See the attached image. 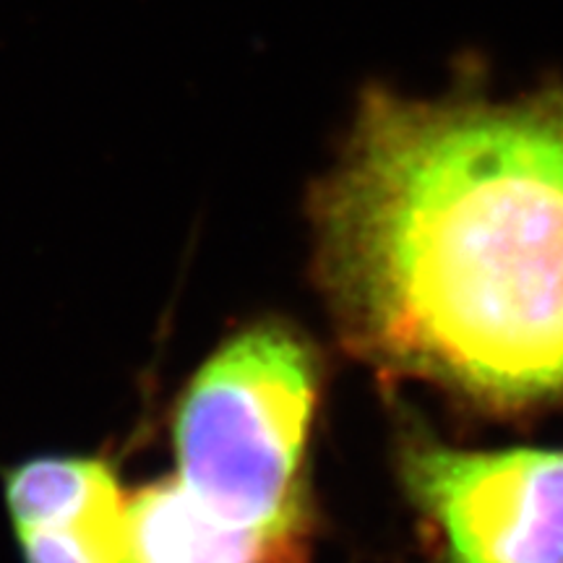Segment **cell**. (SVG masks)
<instances>
[{"label": "cell", "instance_id": "4", "mask_svg": "<svg viewBox=\"0 0 563 563\" xmlns=\"http://www.w3.org/2000/svg\"><path fill=\"white\" fill-rule=\"evenodd\" d=\"M311 514L238 525L207 509L175 477L125 493L123 563H308Z\"/></svg>", "mask_w": 563, "mask_h": 563}, {"label": "cell", "instance_id": "3", "mask_svg": "<svg viewBox=\"0 0 563 563\" xmlns=\"http://www.w3.org/2000/svg\"><path fill=\"white\" fill-rule=\"evenodd\" d=\"M405 485L443 563H563V449L464 452L420 441Z\"/></svg>", "mask_w": 563, "mask_h": 563}, {"label": "cell", "instance_id": "5", "mask_svg": "<svg viewBox=\"0 0 563 563\" xmlns=\"http://www.w3.org/2000/svg\"><path fill=\"white\" fill-rule=\"evenodd\" d=\"M13 527H76L121 519L125 490L102 460L42 456L5 477Z\"/></svg>", "mask_w": 563, "mask_h": 563}, {"label": "cell", "instance_id": "2", "mask_svg": "<svg viewBox=\"0 0 563 563\" xmlns=\"http://www.w3.org/2000/svg\"><path fill=\"white\" fill-rule=\"evenodd\" d=\"M319 361L290 327L232 336L194 373L173 415L178 477L238 525L308 517L302 464L319 402Z\"/></svg>", "mask_w": 563, "mask_h": 563}, {"label": "cell", "instance_id": "1", "mask_svg": "<svg viewBox=\"0 0 563 563\" xmlns=\"http://www.w3.org/2000/svg\"><path fill=\"white\" fill-rule=\"evenodd\" d=\"M350 347L490 407L563 399V87L371 89L316 194Z\"/></svg>", "mask_w": 563, "mask_h": 563}, {"label": "cell", "instance_id": "6", "mask_svg": "<svg viewBox=\"0 0 563 563\" xmlns=\"http://www.w3.org/2000/svg\"><path fill=\"white\" fill-rule=\"evenodd\" d=\"M26 563H123V517L76 527L16 530Z\"/></svg>", "mask_w": 563, "mask_h": 563}]
</instances>
